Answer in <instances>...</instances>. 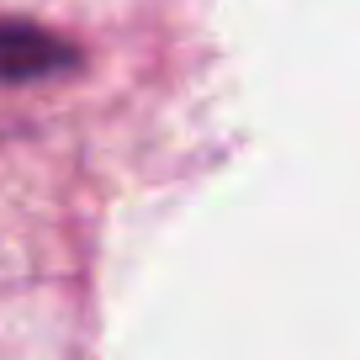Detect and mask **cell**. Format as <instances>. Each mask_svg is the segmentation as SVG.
Returning <instances> with one entry per match:
<instances>
[{
  "label": "cell",
  "mask_w": 360,
  "mask_h": 360,
  "mask_svg": "<svg viewBox=\"0 0 360 360\" xmlns=\"http://www.w3.org/2000/svg\"><path fill=\"white\" fill-rule=\"evenodd\" d=\"M79 64V53L64 37L43 32L32 22H6L0 16V85H32V79L69 75Z\"/></svg>",
  "instance_id": "1"
}]
</instances>
